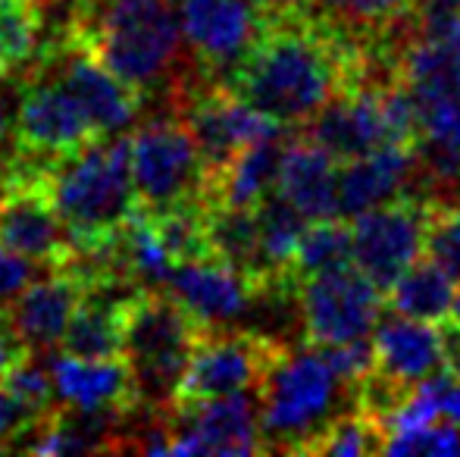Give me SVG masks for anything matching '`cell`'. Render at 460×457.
<instances>
[{"label": "cell", "mask_w": 460, "mask_h": 457, "mask_svg": "<svg viewBox=\"0 0 460 457\" xmlns=\"http://www.w3.org/2000/svg\"><path fill=\"white\" fill-rule=\"evenodd\" d=\"M423 4H436V6H460V0H423Z\"/></svg>", "instance_id": "42"}, {"label": "cell", "mask_w": 460, "mask_h": 457, "mask_svg": "<svg viewBox=\"0 0 460 457\" xmlns=\"http://www.w3.org/2000/svg\"><path fill=\"white\" fill-rule=\"evenodd\" d=\"M54 370V389H57V404L79 410H97V408H113V410H128L141 408L138 385L128 370L126 357L113 360H85V357H60L50 360Z\"/></svg>", "instance_id": "21"}, {"label": "cell", "mask_w": 460, "mask_h": 457, "mask_svg": "<svg viewBox=\"0 0 460 457\" xmlns=\"http://www.w3.org/2000/svg\"><path fill=\"white\" fill-rule=\"evenodd\" d=\"M0 248L38 267H66L79 248L60 220L48 189V170L0 189Z\"/></svg>", "instance_id": "12"}, {"label": "cell", "mask_w": 460, "mask_h": 457, "mask_svg": "<svg viewBox=\"0 0 460 457\" xmlns=\"http://www.w3.org/2000/svg\"><path fill=\"white\" fill-rule=\"evenodd\" d=\"M301 135L326 147L339 163L364 157L379 145H392L382 119L379 88H348L335 94L307 126H301Z\"/></svg>", "instance_id": "19"}, {"label": "cell", "mask_w": 460, "mask_h": 457, "mask_svg": "<svg viewBox=\"0 0 460 457\" xmlns=\"http://www.w3.org/2000/svg\"><path fill=\"white\" fill-rule=\"evenodd\" d=\"M92 286L94 282L73 260L66 267H50V276L31 279L6 311L25 347L38 354L57 351L69 326V317Z\"/></svg>", "instance_id": "16"}, {"label": "cell", "mask_w": 460, "mask_h": 457, "mask_svg": "<svg viewBox=\"0 0 460 457\" xmlns=\"http://www.w3.org/2000/svg\"><path fill=\"white\" fill-rule=\"evenodd\" d=\"M182 122L188 126L194 147L200 154L207 185L238 157L242 147L288 132L276 119L254 110L248 101L238 98L223 82H213V85L188 94L182 107Z\"/></svg>", "instance_id": "11"}, {"label": "cell", "mask_w": 460, "mask_h": 457, "mask_svg": "<svg viewBox=\"0 0 460 457\" xmlns=\"http://www.w3.org/2000/svg\"><path fill=\"white\" fill-rule=\"evenodd\" d=\"M0 385L16 398L19 408L25 410V417H29L31 423L41 420L44 414H50V408L57 404L54 370H50V364L38 360V351L25 354V357L6 373Z\"/></svg>", "instance_id": "30"}, {"label": "cell", "mask_w": 460, "mask_h": 457, "mask_svg": "<svg viewBox=\"0 0 460 457\" xmlns=\"http://www.w3.org/2000/svg\"><path fill=\"white\" fill-rule=\"evenodd\" d=\"M373 351L376 370L382 376L413 389L448 366V330L429 323V320L394 313V317L376 323Z\"/></svg>", "instance_id": "18"}, {"label": "cell", "mask_w": 460, "mask_h": 457, "mask_svg": "<svg viewBox=\"0 0 460 457\" xmlns=\"http://www.w3.org/2000/svg\"><path fill=\"white\" fill-rule=\"evenodd\" d=\"M170 4H172V0H170Z\"/></svg>", "instance_id": "45"}, {"label": "cell", "mask_w": 460, "mask_h": 457, "mask_svg": "<svg viewBox=\"0 0 460 457\" xmlns=\"http://www.w3.org/2000/svg\"><path fill=\"white\" fill-rule=\"evenodd\" d=\"M295 294L307 345L367 338L382 320V288L354 260L304 276Z\"/></svg>", "instance_id": "7"}, {"label": "cell", "mask_w": 460, "mask_h": 457, "mask_svg": "<svg viewBox=\"0 0 460 457\" xmlns=\"http://www.w3.org/2000/svg\"><path fill=\"white\" fill-rule=\"evenodd\" d=\"M25 354H29V347L16 336V330H13V323H10V313L4 311L0 313V382H4V376L25 357Z\"/></svg>", "instance_id": "39"}, {"label": "cell", "mask_w": 460, "mask_h": 457, "mask_svg": "<svg viewBox=\"0 0 460 457\" xmlns=\"http://www.w3.org/2000/svg\"><path fill=\"white\" fill-rule=\"evenodd\" d=\"M285 351L288 347L267 332L204 326L172 408H188V404L210 401V398L261 389Z\"/></svg>", "instance_id": "6"}, {"label": "cell", "mask_w": 460, "mask_h": 457, "mask_svg": "<svg viewBox=\"0 0 460 457\" xmlns=\"http://www.w3.org/2000/svg\"><path fill=\"white\" fill-rule=\"evenodd\" d=\"M207 242L210 257L229 267L242 269L257 279L263 288L270 286L267 267L261 250V229H257L254 207H229V204H207Z\"/></svg>", "instance_id": "25"}, {"label": "cell", "mask_w": 460, "mask_h": 457, "mask_svg": "<svg viewBox=\"0 0 460 457\" xmlns=\"http://www.w3.org/2000/svg\"><path fill=\"white\" fill-rule=\"evenodd\" d=\"M417 454H436V457L460 454V426H457V423H451V420L429 426L423 439H420Z\"/></svg>", "instance_id": "37"}, {"label": "cell", "mask_w": 460, "mask_h": 457, "mask_svg": "<svg viewBox=\"0 0 460 457\" xmlns=\"http://www.w3.org/2000/svg\"><path fill=\"white\" fill-rule=\"evenodd\" d=\"M261 389L210 398V401L172 408L182 429H170V454H217L248 457L267 452L261 423Z\"/></svg>", "instance_id": "13"}, {"label": "cell", "mask_w": 460, "mask_h": 457, "mask_svg": "<svg viewBox=\"0 0 460 457\" xmlns=\"http://www.w3.org/2000/svg\"><path fill=\"white\" fill-rule=\"evenodd\" d=\"M257 229H261V250H263V267H267L270 286H297L291 276V263H295L297 244H301L304 232L310 220L279 191H270L261 204H257Z\"/></svg>", "instance_id": "26"}, {"label": "cell", "mask_w": 460, "mask_h": 457, "mask_svg": "<svg viewBox=\"0 0 460 457\" xmlns=\"http://www.w3.org/2000/svg\"><path fill=\"white\" fill-rule=\"evenodd\" d=\"M351 389L314 345L285 351L261 385V423L267 452L307 454L316 435L339 414L341 391Z\"/></svg>", "instance_id": "5"}, {"label": "cell", "mask_w": 460, "mask_h": 457, "mask_svg": "<svg viewBox=\"0 0 460 457\" xmlns=\"http://www.w3.org/2000/svg\"><path fill=\"white\" fill-rule=\"evenodd\" d=\"M182 35L210 79L229 82L263 29V16L244 0H179Z\"/></svg>", "instance_id": "14"}, {"label": "cell", "mask_w": 460, "mask_h": 457, "mask_svg": "<svg viewBox=\"0 0 460 457\" xmlns=\"http://www.w3.org/2000/svg\"><path fill=\"white\" fill-rule=\"evenodd\" d=\"M329 4L341 13L348 25L382 35L385 29L398 25L401 19L413 16L423 0H329Z\"/></svg>", "instance_id": "32"}, {"label": "cell", "mask_w": 460, "mask_h": 457, "mask_svg": "<svg viewBox=\"0 0 460 457\" xmlns=\"http://www.w3.org/2000/svg\"><path fill=\"white\" fill-rule=\"evenodd\" d=\"M166 288L204 326H229L232 320L248 313L263 292V286L257 279L244 276L242 269L229 267V263L213 260V257L176 263Z\"/></svg>", "instance_id": "17"}, {"label": "cell", "mask_w": 460, "mask_h": 457, "mask_svg": "<svg viewBox=\"0 0 460 457\" xmlns=\"http://www.w3.org/2000/svg\"><path fill=\"white\" fill-rule=\"evenodd\" d=\"M417 147L407 145H379L364 157L345 160L339 166V216L354 220L398 198L417 172Z\"/></svg>", "instance_id": "20"}, {"label": "cell", "mask_w": 460, "mask_h": 457, "mask_svg": "<svg viewBox=\"0 0 460 457\" xmlns=\"http://www.w3.org/2000/svg\"><path fill=\"white\" fill-rule=\"evenodd\" d=\"M50 60L60 69L57 75L73 88V94L92 116L101 138H113V135H122L132 126L141 98L119 75L103 66L92 48H85L79 38L63 35L60 48L54 50Z\"/></svg>", "instance_id": "15"}, {"label": "cell", "mask_w": 460, "mask_h": 457, "mask_svg": "<svg viewBox=\"0 0 460 457\" xmlns=\"http://www.w3.org/2000/svg\"><path fill=\"white\" fill-rule=\"evenodd\" d=\"M345 19L285 0L263 16V29L226 85L285 128H301L323 104L360 88L369 41Z\"/></svg>", "instance_id": "1"}, {"label": "cell", "mask_w": 460, "mask_h": 457, "mask_svg": "<svg viewBox=\"0 0 460 457\" xmlns=\"http://www.w3.org/2000/svg\"><path fill=\"white\" fill-rule=\"evenodd\" d=\"M295 4H301V6H316V4H323V0H295Z\"/></svg>", "instance_id": "43"}, {"label": "cell", "mask_w": 460, "mask_h": 457, "mask_svg": "<svg viewBox=\"0 0 460 457\" xmlns=\"http://www.w3.org/2000/svg\"><path fill=\"white\" fill-rule=\"evenodd\" d=\"M35 279V263L16 257L13 250L0 248V313L10 311V304L19 298L29 282Z\"/></svg>", "instance_id": "34"}, {"label": "cell", "mask_w": 460, "mask_h": 457, "mask_svg": "<svg viewBox=\"0 0 460 457\" xmlns=\"http://www.w3.org/2000/svg\"><path fill=\"white\" fill-rule=\"evenodd\" d=\"M341 263H351V226L341 216L314 220L304 232L301 244H297L291 276H295V282H301L304 276H314L329 267H341Z\"/></svg>", "instance_id": "29"}, {"label": "cell", "mask_w": 460, "mask_h": 457, "mask_svg": "<svg viewBox=\"0 0 460 457\" xmlns=\"http://www.w3.org/2000/svg\"><path fill=\"white\" fill-rule=\"evenodd\" d=\"M438 269L460 282V204L429 195V223H426V254Z\"/></svg>", "instance_id": "31"}, {"label": "cell", "mask_w": 460, "mask_h": 457, "mask_svg": "<svg viewBox=\"0 0 460 457\" xmlns=\"http://www.w3.org/2000/svg\"><path fill=\"white\" fill-rule=\"evenodd\" d=\"M448 323L460 330V292L455 294V304H451V313H448Z\"/></svg>", "instance_id": "41"}, {"label": "cell", "mask_w": 460, "mask_h": 457, "mask_svg": "<svg viewBox=\"0 0 460 457\" xmlns=\"http://www.w3.org/2000/svg\"><path fill=\"white\" fill-rule=\"evenodd\" d=\"M48 189L79 254L103 257L141 214L132 179V135L97 138L48 166Z\"/></svg>", "instance_id": "2"}, {"label": "cell", "mask_w": 460, "mask_h": 457, "mask_svg": "<svg viewBox=\"0 0 460 457\" xmlns=\"http://www.w3.org/2000/svg\"><path fill=\"white\" fill-rule=\"evenodd\" d=\"M276 191L310 223L339 216V160L307 135L285 141Z\"/></svg>", "instance_id": "22"}, {"label": "cell", "mask_w": 460, "mask_h": 457, "mask_svg": "<svg viewBox=\"0 0 460 457\" xmlns=\"http://www.w3.org/2000/svg\"><path fill=\"white\" fill-rule=\"evenodd\" d=\"M420 110H423V141L420 145L460 157V98L436 101Z\"/></svg>", "instance_id": "33"}, {"label": "cell", "mask_w": 460, "mask_h": 457, "mask_svg": "<svg viewBox=\"0 0 460 457\" xmlns=\"http://www.w3.org/2000/svg\"><path fill=\"white\" fill-rule=\"evenodd\" d=\"M285 141H288L285 135H273L242 147L238 157L207 185V201L229 204V207H257L279 185Z\"/></svg>", "instance_id": "24"}, {"label": "cell", "mask_w": 460, "mask_h": 457, "mask_svg": "<svg viewBox=\"0 0 460 457\" xmlns=\"http://www.w3.org/2000/svg\"><path fill=\"white\" fill-rule=\"evenodd\" d=\"M248 6H254L261 16H267V13H273V10H279V6L285 4V0H244Z\"/></svg>", "instance_id": "40"}, {"label": "cell", "mask_w": 460, "mask_h": 457, "mask_svg": "<svg viewBox=\"0 0 460 457\" xmlns=\"http://www.w3.org/2000/svg\"><path fill=\"white\" fill-rule=\"evenodd\" d=\"M204 323L164 288H135L126 298L122 342L128 370L147 408H172Z\"/></svg>", "instance_id": "4"}, {"label": "cell", "mask_w": 460, "mask_h": 457, "mask_svg": "<svg viewBox=\"0 0 460 457\" xmlns=\"http://www.w3.org/2000/svg\"><path fill=\"white\" fill-rule=\"evenodd\" d=\"M119 282H94L82 294L79 307L69 317V326L63 332L60 354L85 360H113L122 357V317H126V298L110 294V288Z\"/></svg>", "instance_id": "23"}, {"label": "cell", "mask_w": 460, "mask_h": 457, "mask_svg": "<svg viewBox=\"0 0 460 457\" xmlns=\"http://www.w3.org/2000/svg\"><path fill=\"white\" fill-rule=\"evenodd\" d=\"M426 223L429 198L423 195H398L354 216L351 260L388 292V286L426 254Z\"/></svg>", "instance_id": "10"}, {"label": "cell", "mask_w": 460, "mask_h": 457, "mask_svg": "<svg viewBox=\"0 0 460 457\" xmlns=\"http://www.w3.org/2000/svg\"><path fill=\"white\" fill-rule=\"evenodd\" d=\"M426 385H429V391L436 395L438 414L460 426V373L451 370V366H445L442 373L426 379Z\"/></svg>", "instance_id": "36"}, {"label": "cell", "mask_w": 460, "mask_h": 457, "mask_svg": "<svg viewBox=\"0 0 460 457\" xmlns=\"http://www.w3.org/2000/svg\"><path fill=\"white\" fill-rule=\"evenodd\" d=\"M0 75H4V73H0Z\"/></svg>", "instance_id": "44"}, {"label": "cell", "mask_w": 460, "mask_h": 457, "mask_svg": "<svg viewBox=\"0 0 460 457\" xmlns=\"http://www.w3.org/2000/svg\"><path fill=\"white\" fill-rule=\"evenodd\" d=\"M66 35L92 48L141 101L172 75L185 41L170 0H82Z\"/></svg>", "instance_id": "3"}, {"label": "cell", "mask_w": 460, "mask_h": 457, "mask_svg": "<svg viewBox=\"0 0 460 457\" xmlns=\"http://www.w3.org/2000/svg\"><path fill=\"white\" fill-rule=\"evenodd\" d=\"M13 75H0V147L10 141V135H16V116L19 104H22V85L10 82Z\"/></svg>", "instance_id": "38"}, {"label": "cell", "mask_w": 460, "mask_h": 457, "mask_svg": "<svg viewBox=\"0 0 460 457\" xmlns=\"http://www.w3.org/2000/svg\"><path fill=\"white\" fill-rule=\"evenodd\" d=\"M455 304V279L426 257L388 286V307L401 317L445 323Z\"/></svg>", "instance_id": "27"}, {"label": "cell", "mask_w": 460, "mask_h": 457, "mask_svg": "<svg viewBox=\"0 0 460 457\" xmlns=\"http://www.w3.org/2000/svg\"><path fill=\"white\" fill-rule=\"evenodd\" d=\"M29 426H31V420L25 417V410L19 408L16 398L0 385V452H16L19 439H22V433Z\"/></svg>", "instance_id": "35"}, {"label": "cell", "mask_w": 460, "mask_h": 457, "mask_svg": "<svg viewBox=\"0 0 460 457\" xmlns=\"http://www.w3.org/2000/svg\"><path fill=\"white\" fill-rule=\"evenodd\" d=\"M132 179L141 214L207 198V176L182 119H154L132 135Z\"/></svg>", "instance_id": "8"}, {"label": "cell", "mask_w": 460, "mask_h": 457, "mask_svg": "<svg viewBox=\"0 0 460 457\" xmlns=\"http://www.w3.org/2000/svg\"><path fill=\"white\" fill-rule=\"evenodd\" d=\"M101 138L92 116L60 75L38 69L22 85V104L16 116V151L31 160L57 163L85 151Z\"/></svg>", "instance_id": "9"}, {"label": "cell", "mask_w": 460, "mask_h": 457, "mask_svg": "<svg viewBox=\"0 0 460 457\" xmlns=\"http://www.w3.org/2000/svg\"><path fill=\"white\" fill-rule=\"evenodd\" d=\"M207 198L172 204V207L147 214L160 244L170 254L172 267L176 263L207 260L210 257V242H207Z\"/></svg>", "instance_id": "28"}]
</instances>
